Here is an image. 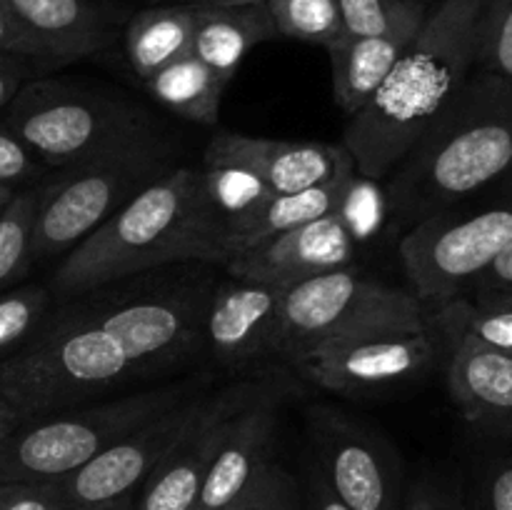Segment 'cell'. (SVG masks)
<instances>
[{"instance_id": "cell-11", "label": "cell", "mask_w": 512, "mask_h": 510, "mask_svg": "<svg viewBox=\"0 0 512 510\" xmlns=\"http://www.w3.org/2000/svg\"><path fill=\"white\" fill-rule=\"evenodd\" d=\"M265 390L258 380H235L225 388L205 390L180 438L138 490L135 510H195L230 425Z\"/></svg>"}, {"instance_id": "cell-44", "label": "cell", "mask_w": 512, "mask_h": 510, "mask_svg": "<svg viewBox=\"0 0 512 510\" xmlns=\"http://www.w3.org/2000/svg\"><path fill=\"white\" fill-rule=\"evenodd\" d=\"M485 3H490V0H483V5H485Z\"/></svg>"}, {"instance_id": "cell-13", "label": "cell", "mask_w": 512, "mask_h": 510, "mask_svg": "<svg viewBox=\"0 0 512 510\" xmlns=\"http://www.w3.org/2000/svg\"><path fill=\"white\" fill-rule=\"evenodd\" d=\"M285 290L233 275L215 283L205 308L203 355L225 370H243L280 355Z\"/></svg>"}, {"instance_id": "cell-19", "label": "cell", "mask_w": 512, "mask_h": 510, "mask_svg": "<svg viewBox=\"0 0 512 510\" xmlns=\"http://www.w3.org/2000/svg\"><path fill=\"white\" fill-rule=\"evenodd\" d=\"M423 3L395 20L390 28L373 35H345L335 48H330L333 65V95L345 118H353L380 88L393 65L418 35L425 20Z\"/></svg>"}, {"instance_id": "cell-27", "label": "cell", "mask_w": 512, "mask_h": 510, "mask_svg": "<svg viewBox=\"0 0 512 510\" xmlns=\"http://www.w3.org/2000/svg\"><path fill=\"white\" fill-rule=\"evenodd\" d=\"M40 185L18 190L13 200L0 210V293L23 278L35 263L33 220L38 210Z\"/></svg>"}, {"instance_id": "cell-12", "label": "cell", "mask_w": 512, "mask_h": 510, "mask_svg": "<svg viewBox=\"0 0 512 510\" xmlns=\"http://www.w3.org/2000/svg\"><path fill=\"white\" fill-rule=\"evenodd\" d=\"M310 423V460L350 510L403 508V470L390 443L338 410H315Z\"/></svg>"}, {"instance_id": "cell-31", "label": "cell", "mask_w": 512, "mask_h": 510, "mask_svg": "<svg viewBox=\"0 0 512 510\" xmlns=\"http://www.w3.org/2000/svg\"><path fill=\"white\" fill-rule=\"evenodd\" d=\"M225 510H303L298 480L273 460L255 478V483Z\"/></svg>"}, {"instance_id": "cell-17", "label": "cell", "mask_w": 512, "mask_h": 510, "mask_svg": "<svg viewBox=\"0 0 512 510\" xmlns=\"http://www.w3.org/2000/svg\"><path fill=\"white\" fill-rule=\"evenodd\" d=\"M443 338L445 380L468 423L488 433H512V355L488 348L473 335L430 318Z\"/></svg>"}, {"instance_id": "cell-24", "label": "cell", "mask_w": 512, "mask_h": 510, "mask_svg": "<svg viewBox=\"0 0 512 510\" xmlns=\"http://www.w3.org/2000/svg\"><path fill=\"white\" fill-rule=\"evenodd\" d=\"M225 85L228 83L193 53L173 60L163 70L143 80L145 93L155 103L178 118L200 125L218 123Z\"/></svg>"}, {"instance_id": "cell-4", "label": "cell", "mask_w": 512, "mask_h": 510, "mask_svg": "<svg viewBox=\"0 0 512 510\" xmlns=\"http://www.w3.org/2000/svg\"><path fill=\"white\" fill-rule=\"evenodd\" d=\"M512 185V88L475 68L458 98L385 178L400 228Z\"/></svg>"}, {"instance_id": "cell-22", "label": "cell", "mask_w": 512, "mask_h": 510, "mask_svg": "<svg viewBox=\"0 0 512 510\" xmlns=\"http://www.w3.org/2000/svg\"><path fill=\"white\" fill-rule=\"evenodd\" d=\"M355 175L358 173L330 180L325 185H315V188L300 190V193L273 195L255 213L245 215V218L235 220V223H228L225 225V248H228V255L230 258L243 255L248 250L260 248L268 240L278 238V235L300 228V225H308L313 220L325 218V215L338 213Z\"/></svg>"}, {"instance_id": "cell-43", "label": "cell", "mask_w": 512, "mask_h": 510, "mask_svg": "<svg viewBox=\"0 0 512 510\" xmlns=\"http://www.w3.org/2000/svg\"><path fill=\"white\" fill-rule=\"evenodd\" d=\"M18 190H23V188H13V185L0 183V210H3L5 205L15 198V195H18Z\"/></svg>"}, {"instance_id": "cell-7", "label": "cell", "mask_w": 512, "mask_h": 510, "mask_svg": "<svg viewBox=\"0 0 512 510\" xmlns=\"http://www.w3.org/2000/svg\"><path fill=\"white\" fill-rule=\"evenodd\" d=\"M430 328V305L410 288H393L355 265L330 270L285 290L280 355L290 365L333 340L378 330Z\"/></svg>"}, {"instance_id": "cell-45", "label": "cell", "mask_w": 512, "mask_h": 510, "mask_svg": "<svg viewBox=\"0 0 512 510\" xmlns=\"http://www.w3.org/2000/svg\"><path fill=\"white\" fill-rule=\"evenodd\" d=\"M510 438H512V433H510Z\"/></svg>"}, {"instance_id": "cell-34", "label": "cell", "mask_w": 512, "mask_h": 510, "mask_svg": "<svg viewBox=\"0 0 512 510\" xmlns=\"http://www.w3.org/2000/svg\"><path fill=\"white\" fill-rule=\"evenodd\" d=\"M0 510H68L60 480H0Z\"/></svg>"}, {"instance_id": "cell-15", "label": "cell", "mask_w": 512, "mask_h": 510, "mask_svg": "<svg viewBox=\"0 0 512 510\" xmlns=\"http://www.w3.org/2000/svg\"><path fill=\"white\" fill-rule=\"evenodd\" d=\"M358 260V238L340 213L313 220L268 240L260 248L235 255L223 265L225 275L290 288L295 283L348 268Z\"/></svg>"}, {"instance_id": "cell-26", "label": "cell", "mask_w": 512, "mask_h": 510, "mask_svg": "<svg viewBox=\"0 0 512 510\" xmlns=\"http://www.w3.org/2000/svg\"><path fill=\"white\" fill-rule=\"evenodd\" d=\"M203 178L210 200L223 215L225 225L255 213L275 195L253 170L230 160L203 155Z\"/></svg>"}, {"instance_id": "cell-23", "label": "cell", "mask_w": 512, "mask_h": 510, "mask_svg": "<svg viewBox=\"0 0 512 510\" xmlns=\"http://www.w3.org/2000/svg\"><path fill=\"white\" fill-rule=\"evenodd\" d=\"M193 33L195 8L190 3L145 8L125 25V58L140 80H148L165 65L190 53Z\"/></svg>"}, {"instance_id": "cell-6", "label": "cell", "mask_w": 512, "mask_h": 510, "mask_svg": "<svg viewBox=\"0 0 512 510\" xmlns=\"http://www.w3.org/2000/svg\"><path fill=\"white\" fill-rule=\"evenodd\" d=\"M210 375L23 420L0 440V480H65L145 420L205 393Z\"/></svg>"}, {"instance_id": "cell-29", "label": "cell", "mask_w": 512, "mask_h": 510, "mask_svg": "<svg viewBox=\"0 0 512 510\" xmlns=\"http://www.w3.org/2000/svg\"><path fill=\"white\" fill-rule=\"evenodd\" d=\"M53 293L45 285H18L0 293V360L23 348L50 315Z\"/></svg>"}, {"instance_id": "cell-37", "label": "cell", "mask_w": 512, "mask_h": 510, "mask_svg": "<svg viewBox=\"0 0 512 510\" xmlns=\"http://www.w3.org/2000/svg\"><path fill=\"white\" fill-rule=\"evenodd\" d=\"M303 508L305 510H350L343 500L335 495L328 480L318 470V465L310 460L305 468V493H303Z\"/></svg>"}, {"instance_id": "cell-33", "label": "cell", "mask_w": 512, "mask_h": 510, "mask_svg": "<svg viewBox=\"0 0 512 510\" xmlns=\"http://www.w3.org/2000/svg\"><path fill=\"white\" fill-rule=\"evenodd\" d=\"M345 35H373L390 28L420 0H338Z\"/></svg>"}, {"instance_id": "cell-35", "label": "cell", "mask_w": 512, "mask_h": 510, "mask_svg": "<svg viewBox=\"0 0 512 510\" xmlns=\"http://www.w3.org/2000/svg\"><path fill=\"white\" fill-rule=\"evenodd\" d=\"M400 510H470L468 495L450 480L425 473L405 485L403 508Z\"/></svg>"}, {"instance_id": "cell-20", "label": "cell", "mask_w": 512, "mask_h": 510, "mask_svg": "<svg viewBox=\"0 0 512 510\" xmlns=\"http://www.w3.org/2000/svg\"><path fill=\"white\" fill-rule=\"evenodd\" d=\"M48 65L90 58L110 43V20L93 0H8Z\"/></svg>"}, {"instance_id": "cell-28", "label": "cell", "mask_w": 512, "mask_h": 510, "mask_svg": "<svg viewBox=\"0 0 512 510\" xmlns=\"http://www.w3.org/2000/svg\"><path fill=\"white\" fill-rule=\"evenodd\" d=\"M278 35L330 50L345 38L338 0H265Z\"/></svg>"}, {"instance_id": "cell-40", "label": "cell", "mask_w": 512, "mask_h": 510, "mask_svg": "<svg viewBox=\"0 0 512 510\" xmlns=\"http://www.w3.org/2000/svg\"><path fill=\"white\" fill-rule=\"evenodd\" d=\"M20 423H23V420H20V415L15 413V410L10 408L3 398H0V440L8 438V435L13 433Z\"/></svg>"}, {"instance_id": "cell-30", "label": "cell", "mask_w": 512, "mask_h": 510, "mask_svg": "<svg viewBox=\"0 0 512 510\" xmlns=\"http://www.w3.org/2000/svg\"><path fill=\"white\" fill-rule=\"evenodd\" d=\"M475 68L495 75L512 88V0L483 5L475 43Z\"/></svg>"}, {"instance_id": "cell-2", "label": "cell", "mask_w": 512, "mask_h": 510, "mask_svg": "<svg viewBox=\"0 0 512 510\" xmlns=\"http://www.w3.org/2000/svg\"><path fill=\"white\" fill-rule=\"evenodd\" d=\"M228 260L225 220L210 200L203 168L173 165L63 255L48 288L53 298L68 300L168 265Z\"/></svg>"}, {"instance_id": "cell-1", "label": "cell", "mask_w": 512, "mask_h": 510, "mask_svg": "<svg viewBox=\"0 0 512 510\" xmlns=\"http://www.w3.org/2000/svg\"><path fill=\"white\" fill-rule=\"evenodd\" d=\"M213 280H158L68 298L33 338L0 360V398L20 420L103 400L203 355Z\"/></svg>"}, {"instance_id": "cell-25", "label": "cell", "mask_w": 512, "mask_h": 510, "mask_svg": "<svg viewBox=\"0 0 512 510\" xmlns=\"http://www.w3.org/2000/svg\"><path fill=\"white\" fill-rule=\"evenodd\" d=\"M430 318L473 335L488 348L512 355V290L473 293L430 308Z\"/></svg>"}, {"instance_id": "cell-21", "label": "cell", "mask_w": 512, "mask_h": 510, "mask_svg": "<svg viewBox=\"0 0 512 510\" xmlns=\"http://www.w3.org/2000/svg\"><path fill=\"white\" fill-rule=\"evenodd\" d=\"M193 8L195 33L190 53L215 70L225 83L235 78L248 50L278 35L273 15L265 3L193 5Z\"/></svg>"}, {"instance_id": "cell-32", "label": "cell", "mask_w": 512, "mask_h": 510, "mask_svg": "<svg viewBox=\"0 0 512 510\" xmlns=\"http://www.w3.org/2000/svg\"><path fill=\"white\" fill-rule=\"evenodd\" d=\"M53 173L55 170L40 163L8 125L0 123V183L13 188H33L45 183Z\"/></svg>"}, {"instance_id": "cell-5", "label": "cell", "mask_w": 512, "mask_h": 510, "mask_svg": "<svg viewBox=\"0 0 512 510\" xmlns=\"http://www.w3.org/2000/svg\"><path fill=\"white\" fill-rule=\"evenodd\" d=\"M3 123L50 170H68L160 138L153 118L118 95L58 78L25 80Z\"/></svg>"}, {"instance_id": "cell-41", "label": "cell", "mask_w": 512, "mask_h": 510, "mask_svg": "<svg viewBox=\"0 0 512 510\" xmlns=\"http://www.w3.org/2000/svg\"><path fill=\"white\" fill-rule=\"evenodd\" d=\"M135 498H138V495H125V498L110 500V503L85 505V508H73V510H135Z\"/></svg>"}, {"instance_id": "cell-39", "label": "cell", "mask_w": 512, "mask_h": 510, "mask_svg": "<svg viewBox=\"0 0 512 510\" xmlns=\"http://www.w3.org/2000/svg\"><path fill=\"white\" fill-rule=\"evenodd\" d=\"M28 73L30 68L23 60L0 58V110H5V105L15 98Z\"/></svg>"}, {"instance_id": "cell-18", "label": "cell", "mask_w": 512, "mask_h": 510, "mask_svg": "<svg viewBox=\"0 0 512 510\" xmlns=\"http://www.w3.org/2000/svg\"><path fill=\"white\" fill-rule=\"evenodd\" d=\"M275 395L278 393L268 388L233 420L205 475L195 510H225L273 463L275 425H278Z\"/></svg>"}, {"instance_id": "cell-14", "label": "cell", "mask_w": 512, "mask_h": 510, "mask_svg": "<svg viewBox=\"0 0 512 510\" xmlns=\"http://www.w3.org/2000/svg\"><path fill=\"white\" fill-rule=\"evenodd\" d=\"M200 395L128 430L123 438L95 455L88 465L60 480L68 510L110 503V500L125 498V495H138L150 473L158 468L165 453L180 438Z\"/></svg>"}, {"instance_id": "cell-3", "label": "cell", "mask_w": 512, "mask_h": 510, "mask_svg": "<svg viewBox=\"0 0 512 510\" xmlns=\"http://www.w3.org/2000/svg\"><path fill=\"white\" fill-rule=\"evenodd\" d=\"M480 13L483 0H443L368 103L348 118L343 145L360 178L383 183L458 98L475 70Z\"/></svg>"}, {"instance_id": "cell-16", "label": "cell", "mask_w": 512, "mask_h": 510, "mask_svg": "<svg viewBox=\"0 0 512 510\" xmlns=\"http://www.w3.org/2000/svg\"><path fill=\"white\" fill-rule=\"evenodd\" d=\"M205 158L230 160L253 170L275 195L325 185L355 173L345 145L313 143V140H275L260 135L220 130L210 138Z\"/></svg>"}, {"instance_id": "cell-10", "label": "cell", "mask_w": 512, "mask_h": 510, "mask_svg": "<svg viewBox=\"0 0 512 510\" xmlns=\"http://www.w3.org/2000/svg\"><path fill=\"white\" fill-rule=\"evenodd\" d=\"M443 355V338L430 323L425 330H378L333 340L305 353L293 368L323 390L360 398L425 378Z\"/></svg>"}, {"instance_id": "cell-36", "label": "cell", "mask_w": 512, "mask_h": 510, "mask_svg": "<svg viewBox=\"0 0 512 510\" xmlns=\"http://www.w3.org/2000/svg\"><path fill=\"white\" fill-rule=\"evenodd\" d=\"M470 510H512V458H498L483 470Z\"/></svg>"}, {"instance_id": "cell-8", "label": "cell", "mask_w": 512, "mask_h": 510, "mask_svg": "<svg viewBox=\"0 0 512 510\" xmlns=\"http://www.w3.org/2000/svg\"><path fill=\"white\" fill-rule=\"evenodd\" d=\"M170 168V148L160 135L108 158L55 170L40 183L33 220V258L50 260L68 255L133 195Z\"/></svg>"}, {"instance_id": "cell-42", "label": "cell", "mask_w": 512, "mask_h": 510, "mask_svg": "<svg viewBox=\"0 0 512 510\" xmlns=\"http://www.w3.org/2000/svg\"><path fill=\"white\" fill-rule=\"evenodd\" d=\"M180 3H193V5H253V3H265V0H180Z\"/></svg>"}, {"instance_id": "cell-9", "label": "cell", "mask_w": 512, "mask_h": 510, "mask_svg": "<svg viewBox=\"0 0 512 510\" xmlns=\"http://www.w3.org/2000/svg\"><path fill=\"white\" fill-rule=\"evenodd\" d=\"M512 243V185L483 208L445 213L405 230L400 260L410 290L435 308L460 298Z\"/></svg>"}, {"instance_id": "cell-38", "label": "cell", "mask_w": 512, "mask_h": 510, "mask_svg": "<svg viewBox=\"0 0 512 510\" xmlns=\"http://www.w3.org/2000/svg\"><path fill=\"white\" fill-rule=\"evenodd\" d=\"M498 290H512V243L475 280L468 293H498Z\"/></svg>"}]
</instances>
